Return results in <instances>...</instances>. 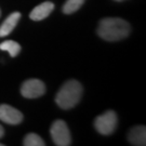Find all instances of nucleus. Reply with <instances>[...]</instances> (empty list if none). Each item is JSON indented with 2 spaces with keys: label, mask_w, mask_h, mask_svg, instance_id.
I'll return each mask as SVG.
<instances>
[{
  "label": "nucleus",
  "mask_w": 146,
  "mask_h": 146,
  "mask_svg": "<svg viewBox=\"0 0 146 146\" xmlns=\"http://www.w3.org/2000/svg\"><path fill=\"white\" fill-rule=\"evenodd\" d=\"M20 20H21V13L20 12H13L12 14H10L0 26V37H5L10 35L13 31V29L15 28Z\"/></svg>",
  "instance_id": "nucleus-8"
},
{
  "label": "nucleus",
  "mask_w": 146,
  "mask_h": 146,
  "mask_svg": "<svg viewBox=\"0 0 146 146\" xmlns=\"http://www.w3.org/2000/svg\"><path fill=\"white\" fill-rule=\"evenodd\" d=\"M84 0H67L63 5V12L66 14H72L81 8Z\"/></svg>",
  "instance_id": "nucleus-11"
},
{
  "label": "nucleus",
  "mask_w": 146,
  "mask_h": 146,
  "mask_svg": "<svg viewBox=\"0 0 146 146\" xmlns=\"http://www.w3.org/2000/svg\"><path fill=\"white\" fill-rule=\"evenodd\" d=\"M0 50L8 51L12 58H15L16 55L21 52V46L13 40H5L0 43Z\"/></svg>",
  "instance_id": "nucleus-10"
},
{
  "label": "nucleus",
  "mask_w": 146,
  "mask_h": 146,
  "mask_svg": "<svg viewBox=\"0 0 146 146\" xmlns=\"http://www.w3.org/2000/svg\"><path fill=\"white\" fill-rule=\"evenodd\" d=\"M96 131L103 135H110L116 130L117 127V115L114 110H108L103 115L96 117L94 121Z\"/></svg>",
  "instance_id": "nucleus-4"
},
{
  "label": "nucleus",
  "mask_w": 146,
  "mask_h": 146,
  "mask_svg": "<svg viewBox=\"0 0 146 146\" xmlns=\"http://www.w3.org/2000/svg\"><path fill=\"white\" fill-rule=\"evenodd\" d=\"M115 1H118V2H120V1H125V0H115Z\"/></svg>",
  "instance_id": "nucleus-14"
},
{
  "label": "nucleus",
  "mask_w": 146,
  "mask_h": 146,
  "mask_svg": "<svg viewBox=\"0 0 146 146\" xmlns=\"http://www.w3.org/2000/svg\"><path fill=\"white\" fill-rule=\"evenodd\" d=\"M82 95V87L77 80H69L60 89L55 102L62 110H70L79 103Z\"/></svg>",
  "instance_id": "nucleus-2"
},
{
  "label": "nucleus",
  "mask_w": 146,
  "mask_h": 146,
  "mask_svg": "<svg viewBox=\"0 0 146 146\" xmlns=\"http://www.w3.org/2000/svg\"><path fill=\"white\" fill-rule=\"evenodd\" d=\"M0 120L8 125H19L23 120V114L10 105H0Z\"/></svg>",
  "instance_id": "nucleus-6"
},
{
  "label": "nucleus",
  "mask_w": 146,
  "mask_h": 146,
  "mask_svg": "<svg viewBox=\"0 0 146 146\" xmlns=\"http://www.w3.org/2000/svg\"><path fill=\"white\" fill-rule=\"evenodd\" d=\"M53 10H54V5L50 1H46V2H42L41 5H37L31 12L29 17L33 21H41L50 15Z\"/></svg>",
  "instance_id": "nucleus-7"
},
{
  "label": "nucleus",
  "mask_w": 146,
  "mask_h": 146,
  "mask_svg": "<svg viewBox=\"0 0 146 146\" xmlns=\"http://www.w3.org/2000/svg\"><path fill=\"white\" fill-rule=\"evenodd\" d=\"M0 146H2V144H1V143H0Z\"/></svg>",
  "instance_id": "nucleus-15"
},
{
  "label": "nucleus",
  "mask_w": 146,
  "mask_h": 146,
  "mask_svg": "<svg viewBox=\"0 0 146 146\" xmlns=\"http://www.w3.org/2000/svg\"><path fill=\"white\" fill-rule=\"evenodd\" d=\"M3 135H5V130H3L2 125H0V139H1V137H3Z\"/></svg>",
  "instance_id": "nucleus-13"
},
{
  "label": "nucleus",
  "mask_w": 146,
  "mask_h": 146,
  "mask_svg": "<svg viewBox=\"0 0 146 146\" xmlns=\"http://www.w3.org/2000/svg\"><path fill=\"white\" fill-rule=\"evenodd\" d=\"M128 139L132 145L144 146L146 144V128L144 125H136L132 128Z\"/></svg>",
  "instance_id": "nucleus-9"
},
{
  "label": "nucleus",
  "mask_w": 146,
  "mask_h": 146,
  "mask_svg": "<svg viewBox=\"0 0 146 146\" xmlns=\"http://www.w3.org/2000/svg\"><path fill=\"white\" fill-rule=\"evenodd\" d=\"M131 27L127 21L118 17L104 19L98 27V34L101 38L107 41L121 40L130 34Z\"/></svg>",
  "instance_id": "nucleus-1"
},
{
  "label": "nucleus",
  "mask_w": 146,
  "mask_h": 146,
  "mask_svg": "<svg viewBox=\"0 0 146 146\" xmlns=\"http://www.w3.org/2000/svg\"><path fill=\"white\" fill-rule=\"evenodd\" d=\"M52 141L58 146H68L72 144V136L66 122L63 120H55L50 129Z\"/></svg>",
  "instance_id": "nucleus-3"
},
{
  "label": "nucleus",
  "mask_w": 146,
  "mask_h": 146,
  "mask_svg": "<svg viewBox=\"0 0 146 146\" xmlns=\"http://www.w3.org/2000/svg\"><path fill=\"white\" fill-rule=\"evenodd\" d=\"M0 15H1V11H0Z\"/></svg>",
  "instance_id": "nucleus-16"
},
{
  "label": "nucleus",
  "mask_w": 146,
  "mask_h": 146,
  "mask_svg": "<svg viewBox=\"0 0 146 146\" xmlns=\"http://www.w3.org/2000/svg\"><path fill=\"white\" fill-rule=\"evenodd\" d=\"M46 92V86L39 79L26 80L21 87V93L26 99H36L43 95Z\"/></svg>",
  "instance_id": "nucleus-5"
},
{
  "label": "nucleus",
  "mask_w": 146,
  "mask_h": 146,
  "mask_svg": "<svg viewBox=\"0 0 146 146\" xmlns=\"http://www.w3.org/2000/svg\"><path fill=\"white\" fill-rule=\"evenodd\" d=\"M23 144L25 146H44L46 143L42 140L40 136L36 133H28L24 137Z\"/></svg>",
  "instance_id": "nucleus-12"
}]
</instances>
